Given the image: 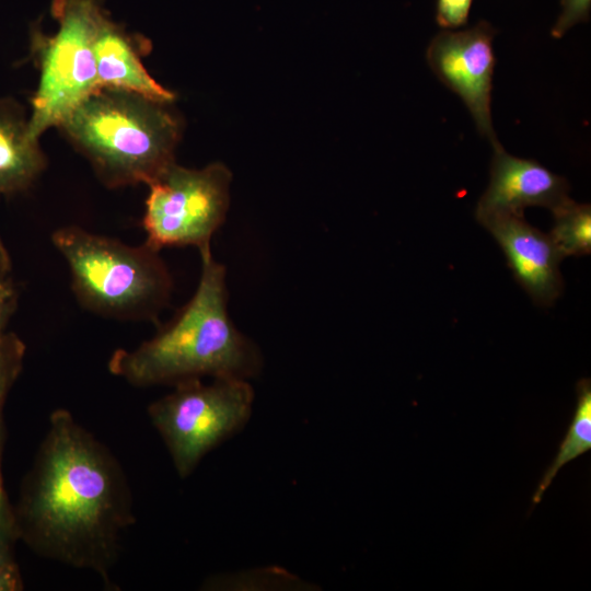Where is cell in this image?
<instances>
[{"label": "cell", "mask_w": 591, "mask_h": 591, "mask_svg": "<svg viewBox=\"0 0 591 591\" xmlns=\"http://www.w3.org/2000/svg\"><path fill=\"white\" fill-rule=\"evenodd\" d=\"M12 264L8 250L0 237V289L12 285Z\"/></svg>", "instance_id": "ffe728a7"}, {"label": "cell", "mask_w": 591, "mask_h": 591, "mask_svg": "<svg viewBox=\"0 0 591 591\" xmlns=\"http://www.w3.org/2000/svg\"><path fill=\"white\" fill-rule=\"evenodd\" d=\"M128 510L118 466L67 410H56L23 501L31 544L51 558L103 572Z\"/></svg>", "instance_id": "6da1fadb"}, {"label": "cell", "mask_w": 591, "mask_h": 591, "mask_svg": "<svg viewBox=\"0 0 591 591\" xmlns=\"http://www.w3.org/2000/svg\"><path fill=\"white\" fill-rule=\"evenodd\" d=\"M473 0H437V23L447 30L466 24Z\"/></svg>", "instance_id": "2e32d148"}, {"label": "cell", "mask_w": 591, "mask_h": 591, "mask_svg": "<svg viewBox=\"0 0 591 591\" xmlns=\"http://www.w3.org/2000/svg\"><path fill=\"white\" fill-rule=\"evenodd\" d=\"M166 106L135 93L100 89L59 128L107 187L147 185L175 162L182 127Z\"/></svg>", "instance_id": "3957f363"}, {"label": "cell", "mask_w": 591, "mask_h": 591, "mask_svg": "<svg viewBox=\"0 0 591 591\" xmlns=\"http://www.w3.org/2000/svg\"><path fill=\"white\" fill-rule=\"evenodd\" d=\"M13 534V528L0 525V567L13 561L9 549V537Z\"/></svg>", "instance_id": "44dd1931"}, {"label": "cell", "mask_w": 591, "mask_h": 591, "mask_svg": "<svg viewBox=\"0 0 591 591\" xmlns=\"http://www.w3.org/2000/svg\"><path fill=\"white\" fill-rule=\"evenodd\" d=\"M493 149L489 184L475 210L479 223L497 215L523 216L533 206L552 211L570 198L563 176L535 160L511 155L500 142Z\"/></svg>", "instance_id": "9c48e42d"}, {"label": "cell", "mask_w": 591, "mask_h": 591, "mask_svg": "<svg viewBox=\"0 0 591 591\" xmlns=\"http://www.w3.org/2000/svg\"><path fill=\"white\" fill-rule=\"evenodd\" d=\"M255 393L248 380L215 378L175 384V390L154 402L149 415L163 438L181 477L188 476L200 460L248 422Z\"/></svg>", "instance_id": "8992f818"}, {"label": "cell", "mask_w": 591, "mask_h": 591, "mask_svg": "<svg viewBox=\"0 0 591 591\" xmlns=\"http://www.w3.org/2000/svg\"><path fill=\"white\" fill-rule=\"evenodd\" d=\"M496 31L485 21L473 27L438 33L426 58L436 77L460 96L479 134L491 146L499 143L491 121V91L495 70L493 40Z\"/></svg>", "instance_id": "ba28073f"}, {"label": "cell", "mask_w": 591, "mask_h": 591, "mask_svg": "<svg viewBox=\"0 0 591 591\" xmlns=\"http://www.w3.org/2000/svg\"><path fill=\"white\" fill-rule=\"evenodd\" d=\"M0 525L8 526V528L14 526L12 519L10 518L8 509H7L1 476H0Z\"/></svg>", "instance_id": "7402d4cb"}, {"label": "cell", "mask_w": 591, "mask_h": 591, "mask_svg": "<svg viewBox=\"0 0 591 591\" xmlns=\"http://www.w3.org/2000/svg\"><path fill=\"white\" fill-rule=\"evenodd\" d=\"M102 0H53L56 31L31 32V55L38 69L37 89L31 99L28 131L38 139L100 90L94 38L104 16Z\"/></svg>", "instance_id": "5b68a950"}, {"label": "cell", "mask_w": 591, "mask_h": 591, "mask_svg": "<svg viewBox=\"0 0 591 591\" xmlns=\"http://www.w3.org/2000/svg\"><path fill=\"white\" fill-rule=\"evenodd\" d=\"M140 48L124 28L112 21L107 12L102 18L94 38V59L100 89L135 93L170 104L174 93L157 82L141 60Z\"/></svg>", "instance_id": "8fae6325"}, {"label": "cell", "mask_w": 591, "mask_h": 591, "mask_svg": "<svg viewBox=\"0 0 591 591\" xmlns=\"http://www.w3.org/2000/svg\"><path fill=\"white\" fill-rule=\"evenodd\" d=\"M199 253L201 271L190 300L151 339L132 350L117 349L108 362L113 374L136 386L259 374V348L228 312L227 269L211 248Z\"/></svg>", "instance_id": "7a4b0ae2"}, {"label": "cell", "mask_w": 591, "mask_h": 591, "mask_svg": "<svg viewBox=\"0 0 591 591\" xmlns=\"http://www.w3.org/2000/svg\"><path fill=\"white\" fill-rule=\"evenodd\" d=\"M24 356L23 340L16 334L7 332L0 340V421L7 394L21 373Z\"/></svg>", "instance_id": "9a60e30c"}, {"label": "cell", "mask_w": 591, "mask_h": 591, "mask_svg": "<svg viewBox=\"0 0 591 591\" xmlns=\"http://www.w3.org/2000/svg\"><path fill=\"white\" fill-rule=\"evenodd\" d=\"M51 242L66 260L78 301L100 315L154 320L169 303L173 280L160 251L127 245L77 225L57 229Z\"/></svg>", "instance_id": "277c9868"}, {"label": "cell", "mask_w": 591, "mask_h": 591, "mask_svg": "<svg viewBox=\"0 0 591 591\" xmlns=\"http://www.w3.org/2000/svg\"><path fill=\"white\" fill-rule=\"evenodd\" d=\"M591 0H561L563 12L552 28L555 38L563 37L575 24L588 20Z\"/></svg>", "instance_id": "e0dca14e"}, {"label": "cell", "mask_w": 591, "mask_h": 591, "mask_svg": "<svg viewBox=\"0 0 591 591\" xmlns=\"http://www.w3.org/2000/svg\"><path fill=\"white\" fill-rule=\"evenodd\" d=\"M46 167L39 140L28 131L24 108L11 97L0 99V195L31 187Z\"/></svg>", "instance_id": "7c38bea8"}, {"label": "cell", "mask_w": 591, "mask_h": 591, "mask_svg": "<svg viewBox=\"0 0 591 591\" xmlns=\"http://www.w3.org/2000/svg\"><path fill=\"white\" fill-rule=\"evenodd\" d=\"M22 580L18 567L13 561H10L0 567V591H18L21 590Z\"/></svg>", "instance_id": "d6986e66"}, {"label": "cell", "mask_w": 591, "mask_h": 591, "mask_svg": "<svg viewBox=\"0 0 591 591\" xmlns=\"http://www.w3.org/2000/svg\"><path fill=\"white\" fill-rule=\"evenodd\" d=\"M232 174L222 163L187 169L173 162L149 182L142 228L149 246L210 248L227 218Z\"/></svg>", "instance_id": "52a82bcc"}, {"label": "cell", "mask_w": 591, "mask_h": 591, "mask_svg": "<svg viewBox=\"0 0 591 591\" xmlns=\"http://www.w3.org/2000/svg\"><path fill=\"white\" fill-rule=\"evenodd\" d=\"M554 225L548 234L560 256H583L591 252V207L571 198L552 210Z\"/></svg>", "instance_id": "5bb4252c"}, {"label": "cell", "mask_w": 591, "mask_h": 591, "mask_svg": "<svg viewBox=\"0 0 591 591\" xmlns=\"http://www.w3.org/2000/svg\"><path fill=\"white\" fill-rule=\"evenodd\" d=\"M480 224L501 247L517 282L534 303L552 305L561 294L564 281L559 270L563 257L551 236L519 215L493 216Z\"/></svg>", "instance_id": "30bf717a"}, {"label": "cell", "mask_w": 591, "mask_h": 591, "mask_svg": "<svg viewBox=\"0 0 591 591\" xmlns=\"http://www.w3.org/2000/svg\"><path fill=\"white\" fill-rule=\"evenodd\" d=\"M18 305V292L14 283L0 289V340L7 333V326Z\"/></svg>", "instance_id": "ac0fdd59"}, {"label": "cell", "mask_w": 591, "mask_h": 591, "mask_svg": "<svg viewBox=\"0 0 591 591\" xmlns=\"http://www.w3.org/2000/svg\"><path fill=\"white\" fill-rule=\"evenodd\" d=\"M577 402L567 433L559 444L558 453L544 473L537 489L532 497V503L542 500L559 470L591 449V381L580 379L576 384Z\"/></svg>", "instance_id": "4fadbf2b"}]
</instances>
